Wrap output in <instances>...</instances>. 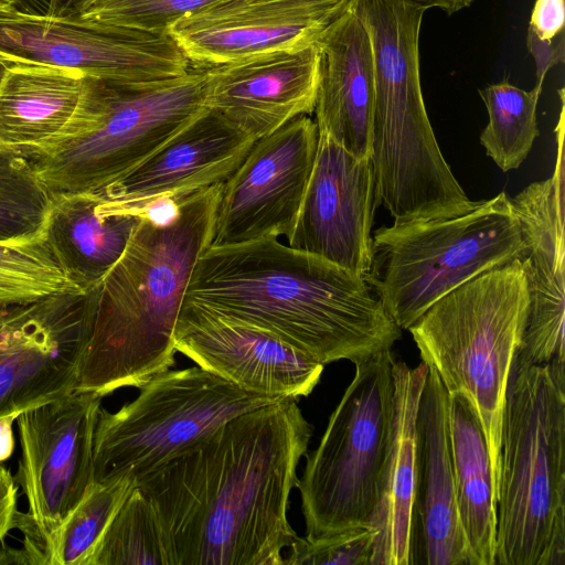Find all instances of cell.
I'll return each mask as SVG.
<instances>
[{
  "mask_svg": "<svg viewBox=\"0 0 565 565\" xmlns=\"http://www.w3.org/2000/svg\"><path fill=\"white\" fill-rule=\"evenodd\" d=\"M255 140L206 108L98 198L99 215L138 214L148 204L224 183Z\"/></svg>",
  "mask_w": 565,
  "mask_h": 565,
  "instance_id": "obj_19",
  "label": "cell"
},
{
  "mask_svg": "<svg viewBox=\"0 0 565 565\" xmlns=\"http://www.w3.org/2000/svg\"><path fill=\"white\" fill-rule=\"evenodd\" d=\"M311 426L296 398L241 414L142 476L174 565H284Z\"/></svg>",
  "mask_w": 565,
  "mask_h": 565,
  "instance_id": "obj_1",
  "label": "cell"
},
{
  "mask_svg": "<svg viewBox=\"0 0 565 565\" xmlns=\"http://www.w3.org/2000/svg\"><path fill=\"white\" fill-rule=\"evenodd\" d=\"M541 92L542 86L525 90L508 81L479 90L489 116L480 142L503 172L521 166L540 134L536 108Z\"/></svg>",
  "mask_w": 565,
  "mask_h": 565,
  "instance_id": "obj_28",
  "label": "cell"
},
{
  "mask_svg": "<svg viewBox=\"0 0 565 565\" xmlns=\"http://www.w3.org/2000/svg\"><path fill=\"white\" fill-rule=\"evenodd\" d=\"M529 308L521 259L487 270L433 303L409 330L422 361L450 393L462 394L481 424L497 497L503 415Z\"/></svg>",
  "mask_w": 565,
  "mask_h": 565,
  "instance_id": "obj_6",
  "label": "cell"
},
{
  "mask_svg": "<svg viewBox=\"0 0 565 565\" xmlns=\"http://www.w3.org/2000/svg\"><path fill=\"white\" fill-rule=\"evenodd\" d=\"M0 60H2V61H9V62H11V63H15V62H14L13 60H11L10 57H7V56L1 55V54H0Z\"/></svg>",
  "mask_w": 565,
  "mask_h": 565,
  "instance_id": "obj_42",
  "label": "cell"
},
{
  "mask_svg": "<svg viewBox=\"0 0 565 565\" xmlns=\"http://www.w3.org/2000/svg\"><path fill=\"white\" fill-rule=\"evenodd\" d=\"M374 537L367 525L316 540L297 535L284 565H370Z\"/></svg>",
  "mask_w": 565,
  "mask_h": 565,
  "instance_id": "obj_33",
  "label": "cell"
},
{
  "mask_svg": "<svg viewBox=\"0 0 565 565\" xmlns=\"http://www.w3.org/2000/svg\"><path fill=\"white\" fill-rule=\"evenodd\" d=\"M9 64H11V62L0 60V82H1L2 76H3V74H4V71H6V68H7V66H8Z\"/></svg>",
  "mask_w": 565,
  "mask_h": 565,
  "instance_id": "obj_41",
  "label": "cell"
},
{
  "mask_svg": "<svg viewBox=\"0 0 565 565\" xmlns=\"http://www.w3.org/2000/svg\"><path fill=\"white\" fill-rule=\"evenodd\" d=\"M87 565H174L159 515L137 486L108 524Z\"/></svg>",
  "mask_w": 565,
  "mask_h": 565,
  "instance_id": "obj_29",
  "label": "cell"
},
{
  "mask_svg": "<svg viewBox=\"0 0 565 565\" xmlns=\"http://www.w3.org/2000/svg\"><path fill=\"white\" fill-rule=\"evenodd\" d=\"M552 175L511 199L527 244L521 258L529 292L526 322L513 367L548 364L565 374L564 104L555 128Z\"/></svg>",
  "mask_w": 565,
  "mask_h": 565,
  "instance_id": "obj_15",
  "label": "cell"
},
{
  "mask_svg": "<svg viewBox=\"0 0 565 565\" xmlns=\"http://www.w3.org/2000/svg\"><path fill=\"white\" fill-rule=\"evenodd\" d=\"M392 355L354 362V377L307 456L297 488L309 540L366 525L374 511L392 424Z\"/></svg>",
  "mask_w": 565,
  "mask_h": 565,
  "instance_id": "obj_9",
  "label": "cell"
},
{
  "mask_svg": "<svg viewBox=\"0 0 565 565\" xmlns=\"http://www.w3.org/2000/svg\"><path fill=\"white\" fill-rule=\"evenodd\" d=\"M318 132L358 158L372 152L373 55L353 0L316 39Z\"/></svg>",
  "mask_w": 565,
  "mask_h": 565,
  "instance_id": "obj_22",
  "label": "cell"
},
{
  "mask_svg": "<svg viewBox=\"0 0 565 565\" xmlns=\"http://www.w3.org/2000/svg\"><path fill=\"white\" fill-rule=\"evenodd\" d=\"M371 41V164L377 203L393 224L460 215L471 201L438 147L419 74V33L427 7L413 0H353Z\"/></svg>",
  "mask_w": 565,
  "mask_h": 565,
  "instance_id": "obj_4",
  "label": "cell"
},
{
  "mask_svg": "<svg viewBox=\"0 0 565 565\" xmlns=\"http://www.w3.org/2000/svg\"><path fill=\"white\" fill-rule=\"evenodd\" d=\"M503 415L495 565H565V384L513 367Z\"/></svg>",
  "mask_w": 565,
  "mask_h": 565,
  "instance_id": "obj_7",
  "label": "cell"
},
{
  "mask_svg": "<svg viewBox=\"0 0 565 565\" xmlns=\"http://www.w3.org/2000/svg\"><path fill=\"white\" fill-rule=\"evenodd\" d=\"M202 68L206 107L255 141L315 110L319 81L316 41Z\"/></svg>",
  "mask_w": 565,
  "mask_h": 565,
  "instance_id": "obj_20",
  "label": "cell"
},
{
  "mask_svg": "<svg viewBox=\"0 0 565 565\" xmlns=\"http://www.w3.org/2000/svg\"><path fill=\"white\" fill-rule=\"evenodd\" d=\"M449 428L457 510L470 565H495L494 477L479 418L460 393L449 394Z\"/></svg>",
  "mask_w": 565,
  "mask_h": 565,
  "instance_id": "obj_26",
  "label": "cell"
},
{
  "mask_svg": "<svg viewBox=\"0 0 565 565\" xmlns=\"http://www.w3.org/2000/svg\"><path fill=\"white\" fill-rule=\"evenodd\" d=\"M184 299L268 330L323 365L390 351L402 334L364 277L278 238L207 247Z\"/></svg>",
  "mask_w": 565,
  "mask_h": 565,
  "instance_id": "obj_2",
  "label": "cell"
},
{
  "mask_svg": "<svg viewBox=\"0 0 565 565\" xmlns=\"http://www.w3.org/2000/svg\"><path fill=\"white\" fill-rule=\"evenodd\" d=\"M203 68L174 77H96L75 117L26 154L53 196L98 195L206 109Z\"/></svg>",
  "mask_w": 565,
  "mask_h": 565,
  "instance_id": "obj_5",
  "label": "cell"
},
{
  "mask_svg": "<svg viewBox=\"0 0 565 565\" xmlns=\"http://www.w3.org/2000/svg\"><path fill=\"white\" fill-rule=\"evenodd\" d=\"M565 0H536L531 13L527 46L536 62V85L546 72L564 60Z\"/></svg>",
  "mask_w": 565,
  "mask_h": 565,
  "instance_id": "obj_34",
  "label": "cell"
},
{
  "mask_svg": "<svg viewBox=\"0 0 565 565\" xmlns=\"http://www.w3.org/2000/svg\"><path fill=\"white\" fill-rule=\"evenodd\" d=\"M352 0H223L174 22L168 33L201 67L300 46Z\"/></svg>",
  "mask_w": 565,
  "mask_h": 565,
  "instance_id": "obj_18",
  "label": "cell"
},
{
  "mask_svg": "<svg viewBox=\"0 0 565 565\" xmlns=\"http://www.w3.org/2000/svg\"><path fill=\"white\" fill-rule=\"evenodd\" d=\"M89 322L86 295L77 292L0 309V417L75 390Z\"/></svg>",
  "mask_w": 565,
  "mask_h": 565,
  "instance_id": "obj_13",
  "label": "cell"
},
{
  "mask_svg": "<svg viewBox=\"0 0 565 565\" xmlns=\"http://www.w3.org/2000/svg\"><path fill=\"white\" fill-rule=\"evenodd\" d=\"M178 352L248 392L308 396L323 364L273 332L184 299L173 332Z\"/></svg>",
  "mask_w": 565,
  "mask_h": 565,
  "instance_id": "obj_16",
  "label": "cell"
},
{
  "mask_svg": "<svg viewBox=\"0 0 565 565\" xmlns=\"http://www.w3.org/2000/svg\"><path fill=\"white\" fill-rule=\"evenodd\" d=\"M14 416L0 417V463L9 459L14 450L13 423Z\"/></svg>",
  "mask_w": 565,
  "mask_h": 565,
  "instance_id": "obj_36",
  "label": "cell"
},
{
  "mask_svg": "<svg viewBox=\"0 0 565 565\" xmlns=\"http://www.w3.org/2000/svg\"><path fill=\"white\" fill-rule=\"evenodd\" d=\"M221 1L223 0H85L76 18L167 34L170 26L181 18Z\"/></svg>",
  "mask_w": 565,
  "mask_h": 565,
  "instance_id": "obj_32",
  "label": "cell"
},
{
  "mask_svg": "<svg viewBox=\"0 0 565 565\" xmlns=\"http://www.w3.org/2000/svg\"><path fill=\"white\" fill-rule=\"evenodd\" d=\"M418 563L470 565L459 521L449 428V394L428 367L418 413Z\"/></svg>",
  "mask_w": 565,
  "mask_h": 565,
  "instance_id": "obj_23",
  "label": "cell"
},
{
  "mask_svg": "<svg viewBox=\"0 0 565 565\" xmlns=\"http://www.w3.org/2000/svg\"><path fill=\"white\" fill-rule=\"evenodd\" d=\"M0 54L14 62L77 68L119 82L188 73L191 62L167 34L81 19L0 9Z\"/></svg>",
  "mask_w": 565,
  "mask_h": 565,
  "instance_id": "obj_11",
  "label": "cell"
},
{
  "mask_svg": "<svg viewBox=\"0 0 565 565\" xmlns=\"http://www.w3.org/2000/svg\"><path fill=\"white\" fill-rule=\"evenodd\" d=\"M527 244L505 192L463 214L383 226L364 279L401 329L478 275L521 259Z\"/></svg>",
  "mask_w": 565,
  "mask_h": 565,
  "instance_id": "obj_8",
  "label": "cell"
},
{
  "mask_svg": "<svg viewBox=\"0 0 565 565\" xmlns=\"http://www.w3.org/2000/svg\"><path fill=\"white\" fill-rule=\"evenodd\" d=\"M222 186L175 198L167 217L140 213L122 255L90 290L75 390L104 397L139 388L174 364V327L194 265L210 246Z\"/></svg>",
  "mask_w": 565,
  "mask_h": 565,
  "instance_id": "obj_3",
  "label": "cell"
},
{
  "mask_svg": "<svg viewBox=\"0 0 565 565\" xmlns=\"http://www.w3.org/2000/svg\"><path fill=\"white\" fill-rule=\"evenodd\" d=\"M85 0H51L49 15L74 19Z\"/></svg>",
  "mask_w": 565,
  "mask_h": 565,
  "instance_id": "obj_37",
  "label": "cell"
},
{
  "mask_svg": "<svg viewBox=\"0 0 565 565\" xmlns=\"http://www.w3.org/2000/svg\"><path fill=\"white\" fill-rule=\"evenodd\" d=\"M52 203L31 159L0 145V243L23 244L43 237Z\"/></svg>",
  "mask_w": 565,
  "mask_h": 565,
  "instance_id": "obj_30",
  "label": "cell"
},
{
  "mask_svg": "<svg viewBox=\"0 0 565 565\" xmlns=\"http://www.w3.org/2000/svg\"><path fill=\"white\" fill-rule=\"evenodd\" d=\"M22 12L49 15L51 0H21Z\"/></svg>",
  "mask_w": 565,
  "mask_h": 565,
  "instance_id": "obj_39",
  "label": "cell"
},
{
  "mask_svg": "<svg viewBox=\"0 0 565 565\" xmlns=\"http://www.w3.org/2000/svg\"><path fill=\"white\" fill-rule=\"evenodd\" d=\"M428 9L437 8L447 14H454L465 8L470 7L473 0H413Z\"/></svg>",
  "mask_w": 565,
  "mask_h": 565,
  "instance_id": "obj_38",
  "label": "cell"
},
{
  "mask_svg": "<svg viewBox=\"0 0 565 565\" xmlns=\"http://www.w3.org/2000/svg\"><path fill=\"white\" fill-rule=\"evenodd\" d=\"M139 388L118 411L99 412L94 481H137L227 420L285 398L248 392L198 365L164 371Z\"/></svg>",
  "mask_w": 565,
  "mask_h": 565,
  "instance_id": "obj_10",
  "label": "cell"
},
{
  "mask_svg": "<svg viewBox=\"0 0 565 565\" xmlns=\"http://www.w3.org/2000/svg\"><path fill=\"white\" fill-rule=\"evenodd\" d=\"M393 414L377 500L366 525L375 531L370 565L417 563V413L428 366L392 355Z\"/></svg>",
  "mask_w": 565,
  "mask_h": 565,
  "instance_id": "obj_21",
  "label": "cell"
},
{
  "mask_svg": "<svg viewBox=\"0 0 565 565\" xmlns=\"http://www.w3.org/2000/svg\"><path fill=\"white\" fill-rule=\"evenodd\" d=\"M18 483L11 471L0 463V544L11 529L17 527Z\"/></svg>",
  "mask_w": 565,
  "mask_h": 565,
  "instance_id": "obj_35",
  "label": "cell"
},
{
  "mask_svg": "<svg viewBox=\"0 0 565 565\" xmlns=\"http://www.w3.org/2000/svg\"><path fill=\"white\" fill-rule=\"evenodd\" d=\"M318 127L298 116L254 142L223 183L209 247L290 234L318 147Z\"/></svg>",
  "mask_w": 565,
  "mask_h": 565,
  "instance_id": "obj_12",
  "label": "cell"
},
{
  "mask_svg": "<svg viewBox=\"0 0 565 565\" xmlns=\"http://www.w3.org/2000/svg\"><path fill=\"white\" fill-rule=\"evenodd\" d=\"M77 68L15 62L0 82V145L24 154L75 117L94 79Z\"/></svg>",
  "mask_w": 565,
  "mask_h": 565,
  "instance_id": "obj_24",
  "label": "cell"
},
{
  "mask_svg": "<svg viewBox=\"0 0 565 565\" xmlns=\"http://www.w3.org/2000/svg\"><path fill=\"white\" fill-rule=\"evenodd\" d=\"M77 292L45 238L23 244L0 243V309Z\"/></svg>",
  "mask_w": 565,
  "mask_h": 565,
  "instance_id": "obj_31",
  "label": "cell"
},
{
  "mask_svg": "<svg viewBox=\"0 0 565 565\" xmlns=\"http://www.w3.org/2000/svg\"><path fill=\"white\" fill-rule=\"evenodd\" d=\"M103 397L74 390L21 413L15 482L42 543L94 482V435Z\"/></svg>",
  "mask_w": 565,
  "mask_h": 565,
  "instance_id": "obj_14",
  "label": "cell"
},
{
  "mask_svg": "<svg viewBox=\"0 0 565 565\" xmlns=\"http://www.w3.org/2000/svg\"><path fill=\"white\" fill-rule=\"evenodd\" d=\"M136 480L130 475L94 481L42 543L45 565H87L95 546Z\"/></svg>",
  "mask_w": 565,
  "mask_h": 565,
  "instance_id": "obj_27",
  "label": "cell"
},
{
  "mask_svg": "<svg viewBox=\"0 0 565 565\" xmlns=\"http://www.w3.org/2000/svg\"><path fill=\"white\" fill-rule=\"evenodd\" d=\"M52 199L45 238L70 281L86 295L120 258L140 214L99 215L96 195Z\"/></svg>",
  "mask_w": 565,
  "mask_h": 565,
  "instance_id": "obj_25",
  "label": "cell"
},
{
  "mask_svg": "<svg viewBox=\"0 0 565 565\" xmlns=\"http://www.w3.org/2000/svg\"><path fill=\"white\" fill-rule=\"evenodd\" d=\"M377 205L370 158H358L319 134L287 244L364 277L372 262L371 228Z\"/></svg>",
  "mask_w": 565,
  "mask_h": 565,
  "instance_id": "obj_17",
  "label": "cell"
},
{
  "mask_svg": "<svg viewBox=\"0 0 565 565\" xmlns=\"http://www.w3.org/2000/svg\"><path fill=\"white\" fill-rule=\"evenodd\" d=\"M15 8L22 11L21 0H0V9Z\"/></svg>",
  "mask_w": 565,
  "mask_h": 565,
  "instance_id": "obj_40",
  "label": "cell"
}]
</instances>
